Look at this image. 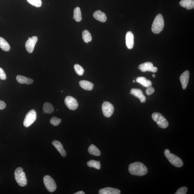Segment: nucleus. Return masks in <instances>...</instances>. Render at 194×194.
I'll list each match as a JSON object with an SVG mask.
<instances>
[{
  "instance_id": "8",
  "label": "nucleus",
  "mask_w": 194,
  "mask_h": 194,
  "mask_svg": "<svg viewBox=\"0 0 194 194\" xmlns=\"http://www.w3.org/2000/svg\"><path fill=\"white\" fill-rule=\"evenodd\" d=\"M103 114L107 118H109L113 115L114 111V106L111 103L109 102H105L102 106Z\"/></svg>"
},
{
  "instance_id": "25",
  "label": "nucleus",
  "mask_w": 194,
  "mask_h": 194,
  "mask_svg": "<svg viewBox=\"0 0 194 194\" xmlns=\"http://www.w3.org/2000/svg\"><path fill=\"white\" fill-rule=\"evenodd\" d=\"M74 19L77 22H79L82 19L80 9L79 7H77L74 9Z\"/></svg>"
},
{
  "instance_id": "23",
  "label": "nucleus",
  "mask_w": 194,
  "mask_h": 194,
  "mask_svg": "<svg viewBox=\"0 0 194 194\" xmlns=\"http://www.w3.org/2000/svg\"><path fill=\"white\" fill-rule=\"evenodd\" d=\"M0 48L3 51H10V46L8 42L3 37H0Z\"/></svg>"
},
{
  "instance_id": "37",
  "label": "nucleus",
  "mask_w": 194,
  "mask_h": 194,
  "mask_svg": "<svg viewBox=\"0 0 194 194\" xmlns=\"http://www.w3.org/2000/svg\"><path fill=\"white\" fill-rule=\"evenodd\" d=\"M135 80H133V83H135Z\"/></svg>"
},
{
  "instance_id": "1",
  "label": "nucleus",
  "mask_w": 194,
  "mask_h": 194,
  "mask_svg": "<svg viewBox=\"0 0 194 194\" xmlns=\"http://www.w3.org/2000/svg\"><path fill=\"white\" fill-rule=\"evenodd\" d=\"M129 171L132 175L143 176L147 173V167L143 163L139 162L132 163L129 166Z\"/></svg>"
},
{
  "instance_id": "13",
  "label": "nucleus",
  "mask_w": 194,
  "mask_h": 194,
  "mask_svg": "<svg viewBox=\"0 0 194 194\" xmlns=\"http://www.w3.org/2000/svg\"><path fill=\"white\" fill-rule=\"evenodd\" d=\"M190 78V72L187 70L181 75L180 77V80L183 89H185L187 88L188 83Z\"/></svg>"
},
{
  "instance_id": "26",
  "label": "nucleus",
  "mask_w": 194,
  "mask_h": 194,
  "mask_svg": "<svg viewBox=\"0 0 194 194\" xmlns=\"http://www.w3.org/2000/svg\"><path fill=\"white\" fill-rule=\"evenodd\" d=\"M83 40L86 43H88V42L91 41L92 38L90 32L87 30H85L83 32Z\"/></svg>"
},
{
  "instance_id": "22",
  "label": "nucleus",
  "mask_w": 194,
  "mask_h": 194,
  "mask_svg": "<svg viewBox=\"0 0 194 194\" xmlns=\"http://www.w3.org/2000/svg\"><path fill=\"white\" fill-rule=\"evenodd\" d=\"M88 152L92 155L99 156L101 155V152L99 149L94 145H91L88 148Z\"/></svg>"
},
{
  "instance_id": "2",
  "label": "nucleus",
  "mask_w": 194,
  "mask_h": 194,
  "mask_svg": "<svg viewBox=\"0 0 194 194\" xmlns=\"http://www.w3.org/2000/svg\"><path fill=\"white\" fill-rule=\"evenodd\" d=\"M164 26V22L162 15L158 14L155 18L151 30L154 33H159L162 31Z\"/></svg>"
},
{
  "instance_id": "6",
  "label": "nucleus",
  "mask_w": 194,
  "mask_h": 194,
  "mask_svg": "<svg viewBox=\"0 0 194 194\" xmlns=\"http://www.w3.org/2000/svg\"><path fill=\"white\" fill-rule=\"evenodd\" d=\"M37 114L35 110L32 109L27 114L24 119V125L25 127H28L31 126L36 120Z\"/></svg>"
},
{
  "instance_id": "7",
  "label": "nucleus",
  "mask_w": 194,
  "mask_h": 194,
  "mask_svg": "<svg viewBox=\"0 0 194 194\" xmlns=\"http://www.w3.org/2000/svg\"><path fill=\"white\" fill-rule=\"evenodd\" d=\"M44 185L46 188L51 192H54L56 189V186L54 180L48 175L44 176L43 178Z\"/></svg>"
},
{
  "instance_id": "36",
  "label": "nucleus",
  "mask_w": 194,
  "mask_h": 194,
  "mask_svg": "<svg viewBox=\"0 0 194 194\" xmlns=\"http://www.w3.org/2000/svg\"><path fill=\"white\" fill-rule=\"evenodd\" d=\"M152 76L153 77L155 78V77L156 76H155V74H153L152 75Z\"/></svg>"
},
{
  "instance_id": "10",
  "label": "nucleus",
  "mask_w": 194,
  "mask_h": 194,
  "mask_svg": "<svg viewBox=\"0 0 194 194\" xmlns=\"http://www.w3.org/2000/svg\"><path fill=\"white\" fill-rule=\"evenodd\" d=\"M65 104L68 108L71 110H75L77 108L79 104L77 100L71 96H67L65 100Z\"/></svg>"
},
{
  "instance_id": "30",
  "label": "nucleus",
  "mask_w": 194,
  "mask_h": 194,
  "mask_svg": "<svg viewBox=\"0 0 194 194\" xmlns=\"http://www.w3.org/2000/svg\"><path fill=\"white\" fill-rule=\"evenodd\" d=\"M61 122V119L56 117H52L50 120L51 123L55 126H58Z\"/></svg>"
},
{
  "instance_id": "31",
  "label": "nucleus",
  "mask_w": 194,
  "mask_h": 194,
  "mask_svg": "<svg viewBox=\"0 0 194 194\" xmlns=\"http://www.w3.org/2000/svg\"><path fill=\"white\" fill-rule=\"evenodd\" d=\"M188 189L186 187H183L179 189L175 194H186L187 192Z\"/></svg>"
},
{
  "instance_id": "11",
  "label": "nucleus",
  "mask_w": 194,
  "mask_h": 194,
  "mask_svg": "<svg viewBox=\"0 0 194 194\" xmlns=\"http://www.w3.org/2000/svg\"><path fill=\"white\" fill-rule=\"evenodd\" d=\"M37 41V37L36 36H33L31 38L28 37V39L27 41L25 44L26 49L28 53L33 52Z\"/></svg>"
},
{
  "instance_id": "17",
  "label": "nucleus",
  "mask_w": 194,
  "mask_h": 194,
  "mask_svg": "<svg viewBox=\"0 0 194 194\" xmlns=\"http://www.w3.org/2000/svg\"><path fill=\"white\" fill-rule=\"evenodd\" d=\"M93 16L97 20L102 22H106L107 20L106 14L100 10H97L94 12Z\"/></svg>"
},
{
  "instance_id": "20",
  "label": "nucleus",
  "mask_w": 194,
  "mask_h": 194,
  "mask_svg": "<svg viewBox=\"0 0 194 194\" xmlns=\"http://www.w3.org/2000/svg\"><path fill=\"white\" fill-rule=\"evenodd\" d=\"M79 84L82 88L88 91L92 90L94 86L93 83L86 80L81 81L79 82Z\"/></svg>"
},
{
  "instance_id": "28",
  "label": "nucleus",
  "mask_w": 194,
  "mask_h": 194,
  "mask_svg": "<svg viewBox=\"0 0 194 194\" xmlns=\"http://www.w3.org/2000/svg\"><path fill=\"white\" fill-rule=\"evenodd\" d=\"M75 71L77 74L79 76H82L84 74V70L83 67L79 64H76L74 65Z\"/></svg>"
},
{
  "instance_id": "32",
  "label": "nucleus",
  "mask_w": 194,
  "mask_h": 194,
  "mask_svg": "<svg viewBox=\"0 0 194 194\" xmlns=\"http://www.w3.org/2000/svg\"><path fill=\"white\" fill-rule=\"evenodd\" d=\"M6 73L2 68H0V79L2 80H6Z\"/></svg>"
},
{
  "instance_id": "12",
  "label": "nucleus",
  "mask_w": 194,
  "mask_h": 194,
  "mask_svg": "<svg viewBox=\"0 0 194 194\" xmlns=\"http://www.w3.org/2000/svg\"><path fill=\"white\" fill-rule=\"evenodd\" d=\"M126 45L128 49H132L134 45V36L132 32H128L126 37Z\"/></svg>"
},
{
  "instance_id": "29",
  "label": "nucleus",
  "mask_w": 194,
  "mask_h": 194,
  "mask_svg": "<svg viewBox=\"0 0 194 194\" xmlns=\"http://www.w3.org/2000/svg\"><path fill=\"white\" fill-rule=\"evenodd\" d=\"M30 4L37 7H39L42 6V0H27Z\"/></svg>"
},
{
  "instance_id": "27",
  "label": "nucleus",
  "mask_w": 194,
  "mask_h": 194,
  "mask_svg": "<svg viewBox=\"0 0 194 194\" xmlns=\"http://www.w3.org/2000/svg\"><path fill=\"white\" fill-rule=\"evenodd\" d=\"M87 165L89 167L94 168L98 170L100 169L101 168L100 161H97L92 160H91L88 162Z\"/></svg>"
},
{
  "instance_id": "5",
  "label": "nucleus",
  "mask_w": 194,
  "mask_h": 194,
  "mask_svg": "<svg viewBox=\"0 0 194 194\" xmlns=\"http://www.w3.org/2000/svg\"><path fill=\"white\" fill-rule=\"evenodd\" d=\"M152 118L158 126L162 129H166L168 127L169 123L168 121L163 116L159 113H154L152 115Z\"/></svg>"
},
{
  "instance_id": "34",
  "label": "nucleus",
  "mask_w": 194,
  "mask_h": 194,
  "mask_svg": "<svg viewBox=\"0 0 194 194\" xmlns=\"http://www.w3.org/2000/svg\"><path fill=\"white\" fill-rule=\"evenodd\" d=\"M6 104L4 101L0 100V110L4 109L6 107Z\"/></svg>"
},
{
  "instance_id": "14",
  "label": "nucleus",
  "mask_w": 194,
  "mask_h": 194,
  "mask_svg": "<svg viewBox=\"0 0 194 194\" xmlns=\"http://www.w3.org/2000/svg\"><path fill=\"white\" fill-rule=\"evenodd\" d=\"M130 93L135 96V97L138 98L141 103H145L146 100V99L145 96L144 95L142 90L139 89H132Z\"/></svg>"
},
{
  "instance_id": "18",
  "label": "nucleus",
  "mask_w": 194,
  "mask_h": 194,
  "mask_svg": "<svg viewBox=\"0 0 194 194\" xmlns=\"http://www.w3.org/2000/svg\"><path fill=\"white\" fill-rule=\"evenodd\" d=\"M179 4L187 10H191L194 8V0H181Z\"/></svg>"
},
{
  "instance_id": "4",
  "label": "nucleus",
  "mask_w": 194,
  "mask_h": 194,
  "mask_svg": "<svg viewBox=\"0 0 194 194\" xmlns=\"http://www.w3.org/2000/svg\"><path fill=\"white\" fill-rule=\"evenodd\" d=\"M15 177L16 181L19 186L24 187L27 184V180L25 174L23 171V169L21 167H19L16 170Z\"/></svg>"
},
{
  "instance_id": "35",
  "label": "nucleus",
  "mask_w": 194,
  "mask_h": 194,
  "mask_svg": "<svg viewBox=\"0 0 194 194\" xmlns=\"http://www.w3.org/2000/svg\"><path fill=\"white\" fill-rule=\"evenodd\" d=\"M85 194V193H84V192H83V191H79L74 193V194Z\"/></svg>"
},
{
  "instance_id": "9",
  "label": "nucleus",
  "mask_w": 194,
  "mask_h": 194,
  "mask_svg": "<svg viewBox=\"0 0 194 194\" xmlns=\"http://www.w3.org/2000/svg\"><path fill=\"white\" fill-rule=\"evenodd\" d=\"M138 68L142 72L149 71L153 73H155L158 71L157 68L154 67L153 64L150 62H145L139 65Z\"/></svg>"
},
{
  "instance_id": "21",
  "label": "nucleus",
  "mask_w": 194,
  "mask_h": 194,
  "mask_svg": "<svg viewBox=\"0 0 194 194\" xmlns=\"http://www.w3.org/2000/svg\"><path fill=\"white\" fill-rule=\"evenodd\" d=\"M137 83H140L144 87H148L151 86L152 85V83L149 80H148L145 77H140L137 78L136 79Z\"/></svg>"
},
{
  "instance_id": "33",
  "label": "nucleus",
  "mask_w": 194,
  "mask_h": 194,
  "mask_svg": "<svg viewBox=\"0 0 194 194\" xmlns=\"http://www.w3.org/2000/svg\"><path fill=\"white\" fill-rule=\"evenodd\" d=\"M154 88L151 86L148 87L146 90V93L147 95H149L154 93Z\"/></svg>"
},
{
  "instance_id": "19",
  "label": "nucleus",
  "mask_w": 194,
  "mask_h": 194,
  "mask_svg": "<svg viewBox=\"0 0 194 194\" xmlns=\"http://www.w3.org/2000/svg\"><path fill=\"white\" fill-rule=\"evenodd\" d=\"M16 79L18 82L19 83H21V84L30 85L32 84L33 82V79L22 76H17Z\"/></svg>"
},
{
  "instance_id": "15",
  "label": "nucleus",
  "mask_w": 194,
  "mask_h": 194,
  "mask_svg": "<svg viewBox=\"0 0 194 194\" xmlns=\"http://www.w3.org/2000/svg\"><path fill=\"white\" fill-rule=\"evenodd\" d=\"M99 194H120V191L118 189L111 187H106L99 190Z\"/></svg>"
},
{
  "instance_id": "16",
  "label": "nucleus",
  "mask_w": 194,
  "mask_h": 194,
  "mask_svg": "<svg viewBox=\"0 0 194 194\" xmlns=\"http://www.w3.org/2000/svg\"><path fill=\"white\" fill-rule=\"evenodd\" d=\"M52 145L57 149L60 155L63 157H65L67 155L66 152L64 149L62 144L58 140H54L52 142Z\"/></svg>"
},
{
  "instance_id": "24",
  "label": "nucleus",
  "mask_w": 194,
  "mask_h": 194,
  "mask_svg": "<svg viewBox=\"0 0 194 194\" xmlns=\"http://www.w3.org/2000/svg\"><path fill=\"white\" fill-rule=\"evenodd\" d=\"M54 108L52 105L49 103H44L43 107V113L44 114H51L54 111Z\"/></svg>"
},
{
  "instance_id": "3",
  "label": "nucleus",
  "mask_w": 194,
  "mask_h": 194,
  "mask_svg": "<svg viewBox=\"0 0 194 194\" xmlns=\"http://www.w3.org/2000/svg\"><path fill=\"white\" fill-rule=\"evenodd\" d=\"M164 154L165 157L174 166L178 168H180L183 166V163L182 160L175 155L171 154L168 149H165Z\"/></svg>"
}]
</instances>
